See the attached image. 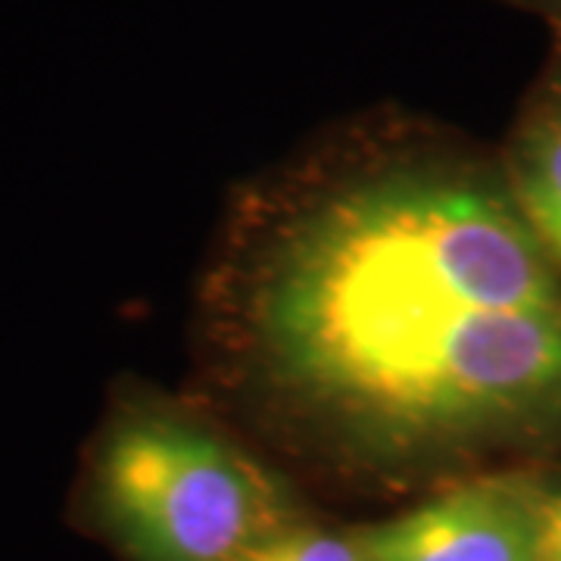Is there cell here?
Instances as JSON below:
<instances>
[{
    "label": "cell",
    "instance_id": "obj_1",
    "mask_svg": "<svg viewBox=\"0 0 561 561\" xmlns=\"http://www.w3.org/2000/svg\"><path fill=\"white\" fill-rule=\"evenodd\" d=\"M238 353L280 419L405 468L561 427V272L512 187L453 160L334 181L260 243Z\"/></svg>",
    "mask_w": 561,
    "mask_h": 561
},
{
    "label": "cell",
    "instance_id": "obj_6",
    "mask_svg": "<svg viewBox=\"0 0 561 561\" xmlns=\"http://www.w3.org/2000/svg\"><path fill=\"white\" fill-rule=\"evenodd\" d=\"M537 561H561V483H530Z\"/></svg>",
    "mask_w": 561,
    "mask_h": 561
},
{
    "label": "cell",
    "instance_id": "obj_5",
    "mask_svg": "<svg viewBox=\"0 0 561 561\" xmlns=\"http://www.w3.org/2000/svg\"><path fill=\"white\" fill-rule=\"evenodd\" d=\"M238 561H368L356 534H334L328 527L290 522L268 534Z\"/></svg>",
    "mask_w": 561,
    "mask_h": 561
},
{
    "label": "cell",
    "instance_id": "obj_4",
    "mask_svg": "<svg viewBox=\"0 0 561 561\" xmlns=\"http://www.w3.org/2000/svg\"><path fill=\"white\" fill-rule=\"evenodd\" d=\"M505 181L542 250L561 272V122L537 103L515 131Z\"/></svg>",
    "mask_w": 561,
    "mask_h": 561
},
{
    "label": "cell",
    "instance_id": "obj_3",
    "mask_svg": "<svg viewBox=\"0 0 561 561\" xmlns=\"http://www.w3.org/2000/svg\"><path fill=\"white\" fill-rule=\"evenodd\" d=\"M356 540L368 561H537L530 481L459 483Z\"/></svg>",
    "mask_w": 561,
    "mask_h": 561
},
{
    "label": "cell",
    "instance_id": "obj_8",
    "mask_svg": "<svg viewBox=\"0 0 561 561\" xmlns=\"http://www.w3.org/2000/svg\"><path fill=\"white\" fill-rule=\"evenodd\" d=\"M508 3H518L524 10H537V13L561 20V0H508Z\"/></svg>",
    "mask_w": 561,
    "mask_h": 561
},
{
    "label": "cell",
    "instance_id": "obj_2",
    "mask_svg": "<svg viewBox=\"0 0 561 561\" xmlns=\"http://www.w3.org/2000/svg\"><path fill=\"white\" fill-rule=\"evenodd\" d=\"M81 505L131 561H238L297 522L284 486L219 431L125 393L84 456Z\"/></svg>",
    "mask_w": 561,
    "mask_h": 561
},
{
    "label": "cell",
    "instance_id": "obj_7",
    "mask_svg": "<svg viewBox=\"0 0 561 561\" xmlns=\"http://www.w3.org/2000/svg\"><path fill=\"white\" fill-rule=\"evenodd\" d=\"M537 106L561 122V62L556 66V72L549 76V81H546V91H542V98L537 101Z\"/></svg>",
    "mask_w": 561,
    "mask_h": 561
}]
</instances>
